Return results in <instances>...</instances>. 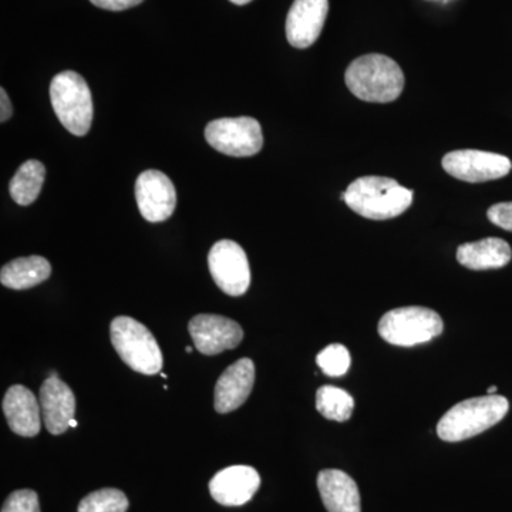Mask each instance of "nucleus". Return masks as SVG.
<instances>
[{
    "mask_svg": "<svg viewBox=\"0 0 512 512\" xmlns=\"http://www.w3.org/2000/svg\"><path fill=\"white\" fill-rule=\"evenodd\" d=\"M90 2L100 9L111 10V12H121V10H127L140 5L144 0H90Z\"/></svg>",
    "mask_w": 512,
    "mask_h": 512,
    "instance_id": "nucleus-26",
    "label": "nucleus"
},
{
    "mask_svg": "<svg viewBox=\"0 0 512 512\" xmlns=\"http://www.w3.org/2000/svg\"><path fill=\"white\" fill-rule=\"evenodd\" d=\"M259 485L261 477L254 467L231 466L211 478L210 493L218 504L239 507L252 500Z\"/></svg>",
    "mask_w": 512,
    "mask_h": 512,
    "instance_id": "nucleus-13",
    "label": "nucleus"
},
{
    "mask_svg": "<svg viewBox=\"0 0 512 512\" xmlns=\"http://www.w3.org/2000/svg\"><path fill=\"white\" fill-rule=\"evenodd\" d=\"M328 0H295L286 18V37L296 49L315 45L328 18Z\"/></svg>",
    "mask_w": 512,
    "mask_h": 512,
    "instance_id": "nucleus-12",
    "label": "nucleus"
},
{
    "mask_svg": "<svg viewBox=\"0 0 512 512\" xmlns=\"http://www.w3.org/2000/svg\"><path fill=\"white\" fill-rule=\"evenodd\" d=\"M110 338L121 360L134 372L153 376L163 369L160 346L143 323L130 316H117L110 325Z\"/></svg>",
    "mask_w": 512,
    "mask_h": 512,
    "instance_id": "nucleus-4",
    "label": "nucleus"
},
{
    "mask_svg": "<svg viewBox=\"0 0 512 512\" xmlns=\"http://www.w3.org/2000/svg\"><path fill=\"white\" fill-rule=\"evenodd\" d=\"M138 210L148 222H163L177 207V191L173 181L158 170H147L136 181Z\"/></svg>",
    "mask_w": 512,
    "mask_h": 512,
    "instance_id": "nucleus-11",
    "label": "nucleus"
},
{
    "mask_svg": "<svg viewBox=\"0 0 512 512\" xmlns=\"http://www.w3.org/2000/svg\"><path fill=\"white\" fill-rule=\"evenodd\" d=\"M498 387L497 386H491L490 389L487 390V394H495L497 393Z\"/></svg>",
    "mask_w": 512,
    "mask_h": 512,
    "instance_id": "nucleus-29",
    "label": "nucleus"
},
{
    "mask_svg": "<svg viewBox=\"0 0 512 512\" xmlns=\"http://www.w3.org/2000/svg\"><path fill=\"white\" fill-rule=\"evenodd\" d=\"M45 177V165L37 160L26 161V163L20 165L18 173L10 181V197L22 207L33 204L39 197L40 191H42Z\"/></svg>",
    "mask_w": 512,
    "mask_h": 512,
    "instance_id": "nucleus-20",
    "label": "nucleus"
},
{
    "mask_svg": "<svg viewBox=\"0 0 512 512\" xmlns=\"http://www.w3.org/2000/svg\"><path fill=\"white\" fill-rule=\"evenodd\" d=\"M316 409L325 419L342 423L352 417L355 400L339 387L322 386L316 393Z\"/></svg>",
    "mask_w": 512,
    "mask_h": 512,
    "instance_id": "nucleus-21",
    "label": "nucleus"
},
{
    "mask_svg": "<svg viewBox=\"0 0 512 512\" xmlns=\"http://www.w3.org/2000/svg\"><path fill=\"white\" fill-rule=\"evenodd\" d=\"M50 100L57 119L73 136L83 137L93 123V97L86 80L76 72L57 74L50 83Z\"/></svg>",
    "mask_w": 512,
    "mask_h": 512,
    "instance_id": "nucleus-5",
    "label": "nucleus"
},
{
    "mask_svg": "<svg viewBox=\"0 0 512 512\" xmlns=\"http://www.w3.org/2000/svg\"><path fill=\"white\" fill-rule=\"evenodd\" d=\"M444 170L451 177L466 183L500 180L511 173L510 158L480 150H457L444 156Z\"/></svg>",
    "mask_w": 512,
    "mask_h": 512,
    "instance_id": "nucleus-9",
    "label": "nucleus"
},
{
    "mask_svg": "<svg viewBox=\"0 0 512 512\" xmlns=\"http://www.w3.org/2000/svg\"><path fill=\"white\" fill-rule=\"evenodd\" d=\"M40 407L47 431L53 436L66 433L76 414V397L63 380L47 377L40 387Z\"/></svg>",
    "mask_w": 512,
    "mask_h": 512,
    "instance_id": "nucleus-14",
    "label": "nucleus"
},
{
    "mask_svg": "<svg viewBox=\"0 0 512 512\" xmlns=\"http://www.w3.org/2000/svg\"><path fill=\"white\" fill-rule=\"evenodd\" d=\"M511 258L510 244L501 238H484L457 249V261L471 271L504 268L510 264Z\"/></svg>",
    "mask_w": 512,
    "mask_h": 512,
    "instance_id": "nucleus-18",
    "label": "nucleus"
},
{
    "mask_svg": "<svg viewBox=\"0 0 512 512\" xmlns=\"http://www.w3.org/2000/svg\"><path fill=\"white\" fill-rule=\"evenodd\" d=\"M2 512H40L39 497L33 490H18L9 495Z\"/></svg>",
    "mask_w": 512,
    "mask_h": 512,
    "instance_id": "nucleus-24",
    "label": "nucleus"
},
{
    "mask_svg": "<svg viewBox=\"0 0 512 512\" xmlns=\"http://www.w3.org/2000/svg\"><path fill=\"white\" fill-rule=\"evenodd\" d=\"M52 275V265L43 256L18 258L3 265L0 282L3 286L15 291L35 288Z\"/></svg>",
    "mask_w": 512,
    "mask_h": 512,
    "instance_id": "nucleus-19",
    "label": "nucleus"
},
{
    "mask_svg": "<svg viewBox=\"0 0 512 512\" xmlns=\"http://www.w3.org/2000/svg\"><path fill=\"white\" fill-rule=\"evenodd\" d=\"M208 266L215 284L229 296L247 293L251 285L248 256L237 242L222 239L211 248Z\"/></svg>",
    "mask_w": 512,
    "mask_h": 512,
    "instance_id": "nucleus-8",
    "label": "nucleus"
},
{
    "mask_svg": "<svg viewBox=\"0 0 512 512\" xmlns=\"http://www.w3.org/2000/svg\"><path fill=\"white\" fill-rule=\"evenodd\" d=\"M323 505L329 512H362L357 484L340 470H323L318 476Z\"/></svg>",
    "mask_w": 512,
    "mask_h": 512,
    "instance_id": "nucleus-17",
    "label": "nucleus"
},
{
    "mask_svg": "<svg viewBox=\"0 0 512 512\" xmlns=\"http://www.w3.org/2000/svg\"><path fill=\"white\" fill-rule=\"evenodd\" d=\"M316 363L325 375L340 377L349 372L352 357H350L349 350L345 346L333 343V345L320 350L318 357H316Z\"/></svg>",
    "mask_w": 512,
    "mask_h": 512,
    "instance_id": "nucleus-23",
    "label": "nucleus"
},
{
    "mask_svg": "<svg viewBox=\"0 0 512 512\" xmlns=\"http://www.w3.org/2000/svg\"><path fill=\"white\" fill-rule=\"evenodd\" d=\"M255 383V365L251 359H239L228 367L215 384L214 407L220 414L234 412L247 402Z\"/></svg>",
    "mask_w": 512,
    "mask_h": 512,
    "instance_id": "nucleus-15",
    "label": "nucleus"
},
{
    "mask_svg": "<svg viewBox=\"0 0 512 512\" xmlns=\"http://www.w3.org/2000/svg\"><path fill=\"white\" fill-rule=\"evenodd\" d=\"M127 510L126 494L117 488L94 491L86 495L77 507V512H126Z\"/></svg>",
    "mask_w": 512,
    "mask_h": 512,
    "instance_id": "nucleus-22",
    "label": "nucleus"
},
{
    "mask_svg": "<svg viewBox=\"0 0 512 512\" xmlns=\"http://www.w3.org/2000/svg\"><path fill=\"white\" fill-rule=\"evenodd\" d=\"M70 427H77V421L74 419L70 421Z\"/></svg>",
    "mask_w": 512,
    "mask_h": 512,
    "instance_id": "nucleus-30",
    "label": "nucleus"
},
{
    "mask_svg": "<svg viewBox=\"0 0 512 512\" xmlns=\"http://www.w3.org/2000/svg\"><path fill=\"white\" fill-rule=\"evenodd\" d=\"M3 413L10 430L22 437H35L40 433V407L35 394L22 384L10 387L3 399Z\"/></svg>",
    "mask_w": 512,
    "mask_h": 512,
    "instance_id": "nucleus-16",
    "label": "nucleus"
},
{
    "mask_svg": "<svg viewBox=\"0 0 512 512\" xmlns=\"http://www.w3.org/2000/svg\"><path fill=\"white\" fill-rule=\"evenodd\" d=\"M346 86L357 99L369 103H390L404 89V74L399 64L384 55L357 57L345 74Z\"/></svg>",
    "mask_w": 512,
    "mask_h": 512,
    "instance_id": "nucleus-2",
    "label": "nucleus"
},
{
    "mask_svg": "<svg viewBox=\"0 0 512 512\" xmlns=\"http://www.w3.org/2000/svg\"><path fill=\"white\" fill-rule=\"evenodd\" d=\"M0 106H2V110H0V121L5 123L8 121L10 117H12L13 107L12 103H10L9 96L6 94V90L0 89Z\"/></svg>",
    "mask_w": 512,
    "mask_h": 512,
    "instance_id": "nucleus-27",
    "label": "nucleus"
},
{
    "mask_svg": "<svg viewBox=\"0 0 512 512\" xmlns=\"http://www.w3.org/2000/svg\"><path fill=\"white\" fill-rule=\"evenodd\" d=\"M342 200L350 210L367 220H392L409 210L413 191L402 187L393 178L373 175L353 181L343 192Z\"/></svg>",
    "mask_w": 512,
    "mask_h": 512,
    "instance_id": "nucleus-1",
    "label": "nucleus"
},
{
    "mask_svg": "<svg viewBox=\"0 0 512 512\" xmlns=\"http://www.w3.org/2000/svg\"><path fill=\"white\" fill-rule=\"evenodd\" d=\"M444 323L439 313L423 306H406L387 312L379 322V335L387 343L412 348L430 342L443 333Z\"/></svg>",
    "mask_w": 512,
    "mask_h": 512,
    "instance_id": "nucleus-6",
    "label": "nucleus"
},
{
    "mask_svg": "<svg viewBox=\"0 0 512 512\" xmlns=\"http://www.w3.org/2000/svg\"><path fill=\"white\" fill-rule=\"evenodd\" d=\"M510 403L504 396L487 394L456 404L437 424L441 440L457 443L491 429L507 416Z\"/></svg>",
    "mask_w": 512,
    "mask_h": 512,
    "instance_id": "nucleus-3",
    "label": "nucleus"
},
{
    "mask_svg": "<svg viewBox=\"0 0 512 512\" xmlns=\"http://www.w3.org/2000/svg\"><path fill=\"white\" fill-rule=\"evenodd\" d=\"M205 138L212 148L229 157H252L264 146L261 124L252 117L211 121Z\"/></svg>",
    "mask_w": 512,
    "mask_h": 512,
    "instance_id": "nucleus-7",
    "label": "nucleus"
},
{
    "mask_svg": "<svg viewBox=\"0 0 512 512\" xmlns=\"http://www.w3.org/2000/svg\"><path fill=\"white\" fill-rule=\"evenodd\" d=\"M229 2L234 3V5L242 6L247 5V3L252 2V0H229Z\"/></svg>",
    "mask_w": 512,
    "mask_h": 512,
    "instance_id": "nucleus-28",
    "label": "nucleus"
},
{
    "mask_svg": "<svg viewBox=\"0 0 512 512\" xmlns=\"http://www.w3.org/2000/svg\"><path fill=\"white\" fill-rule=\"evenodd\" d=\"M185 352L191 353L192 352L191 346H187V348H185Z\"/></svg>",
    "mask_w": 512,
    "mask_h": 512,
    "instance_id": "nucleus-31",
    "label": "nucleus"
},
{
    "mask_svg": "<svg viewBox=\"0 0 512 512\" xmlns=\"http://www.w3.org/2000/svg\"><path fill=\"white\" fill-rule=\"evenodd\" d=\"M188 330L195 348L205 356L235 349L244 339L239 323L220 315L194 316L188 323Z\"/></svg>",
    "mask_w": 512,
    "mask_h": 512,
    "instance_id": "nucleus-10",
    "label": "nucleus"
},
{
    "mask_svg": "<svg viewBox=\"0 0 512 512\" xmlns=\"http://www.w3.org/2000/svg\"><path fill=\"white\" fill-rule=\"evenodd\" d=\"M488 220L497 227L512 232V202L494 204L487 212Z\"/></svg>",
    "mask_w": 512,
    "mask_h": 512,
    "instance_id": "nucleus-25",
    "label": "nucleus"
}]
</instances>
